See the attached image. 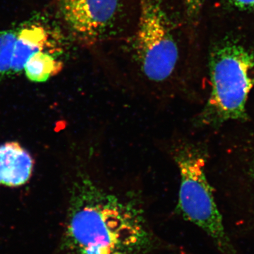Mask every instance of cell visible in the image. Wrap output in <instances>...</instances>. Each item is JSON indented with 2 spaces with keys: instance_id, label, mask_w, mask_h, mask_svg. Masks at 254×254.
<instances>
[{
  "instance_id": "3",
  "label": "cell",
  "mask_w": 254,
  "mask_h": 254,
  "mask_svg": "<svg viewBox=\"0 0 254 254\" xmlns=\"http://www.w3.org/2000/svg\"><path fill=\"white\" fill-rule=\"evenodd\" d=\"M211 91L200 115L202 123L216 125L247 118L246 104L254 86V54L237 41L214 47L209 57Z\"/></svg>"
},
{
  "instance_id": "9",
  "label": "cell",
  "mask_w": 254,
  "mask_h": 254,
  "mask_svg": "<svg viewBox=\"0 0 254 254\" xmlns=\"http://www.w3.org/2000/svg\"><path fill=\"white\" fill-rule=\"evenodd\" d=\"M18 28L0 31V78L11 75V64Z\"/></svg>"
},
{
  "instance_id": "1",
  "label": "cell",
  "mask_w": 254,
  "mask_h": 254,
  "mask_svg": "<svg viewBox=\"0 0 254 254\" xmlns=\"http://www.w3.org/2000/svg\"><path fill=\"white\" fill-rule=\"evenodd\" d=\"M63 246L73 254H145L153 238L136 197L119 195L89 173L71 185Z\"/></svg>"
},
{
  "instance_id": "2",
  "label": "cell",
  "mask_w": 254,
  "mask_h": 254,
  "mask_svg": "<svg viewBox=\"0 0 254 254\" xmlns=\"http://www.w3.org/2000/svg\"><path fill=\"white\" fill-rule=\"evenodd\" d=\"M139 4L133 58L138 75L158 96L181 94L180 50L168 15L158 0Z\"/></svg>"
},
{
  "instance_id": "4",
  "label": "cell",
  "mask_w": 254,
  "mask_h": 254,
  "mask_svg": "<svg viewBox=\"0 0 254 254\" xmlns=\"http://www.w3.org/2000/svg\"><path fill=\"white\" fill-rule=\"evenodd\" d=\"M180 176L177 210L186 221L204 232L220 254H239L225 229L213 190L205 175V160L199 150L187 141L172 149Z\"/></svg>"
},
{
  "instance_id": "11",
  "label": "cell",
  "mask_w": 254,
  "mask_h": 254,
  "mask_svg": "<svg viewBox=\"0 0 254 254\" xmlns=\"http://www.w3.org/2000/svg\"><path fill=\"white\" fill-rule=\"evenodd\" d=\"M229 2L237 9L244 11L254 9V0H229Z\"/></svg>"
},
{
  "instance_id": "10",
  "label": "cell",
  "mask_w": 254,
  "mask_h": 254,
  "mask_svg": "<svg viewBox=\"0 0 254 254\" xmlns=\"http://www.w3.org/2000/svg\"><path fill=\"white\" fill-rule=\"evenodd\" d=\"M204 1L205 0H184L187 17L190 21H196Z\"/></svg>"
},
{
  "instance_id": "8",
  "label": "cell",
  "mask_w": 254,
  "mask_h": 254,
  "mask_svg": "<svg viewBox=\"0 0 254 254\" xmlns=\"http://www.w3.org/2000/svg\"><path fill=\"white\" fill-rule=\"evenodd\" d=\"M62 53L42 50L31 56L25 65L24 72L30 81L45 82L63 70V63L58 59Z\"/></svg>"
},
{
  "instance_id": "6",
  "label": "cell",
  "mask_w": 254,
  "mask_h": 254,
  "mask_svg": "<svg viewBox=\"0 0 254 254\" xmlns=\"http://www.w3.org/2000/svg\"><path fill=\"white\" fill-rule=\"evenodd\" d=\"M55 37L39 23H29L18 28L17 39L15 44L14 56L11 64V74H16L24 69L28 59L42 50L62 53V49Z\"/></svg>"
},
{
  "instance_id": "5",
  "label": "cell",
  "mask_w": 254,
  "mask_h": 254,
  "mask_svg": "<svg viewBox=\"0 0 254 254\" xmlns=\"http://www.w3.org/2000/svg\"><path fill=\"white\" fill-rule=\"evenodd\" d=\"M121 0H60L65 23L78 41L94 44L113 28L121 11Z\"/></svg>"
},
{
  "instance_id": "7",
  "label": "cell",
  "mask_w": 254,
  "mask_h": 254,
  "mask_svg": "<svg viewBox=\"0 0 254 254\" xmlns=\"http://www.w3.org/2000/svg\"><path fill=\"white\" fill-rule=\"evenodd\" d=\"M33 160L27 150L16 142L0 145V185L16 187L31 178Z\"/></svg>"
}]
</instances>
